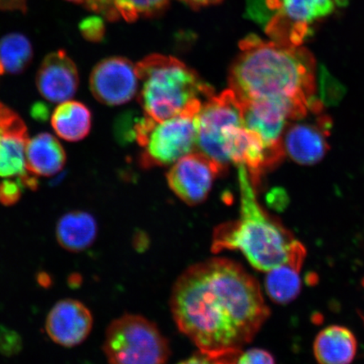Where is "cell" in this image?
<instances>
[{"label": "cell", "mask_w": 364, "mask_h": 364, "mask_svg": "<svg viewBox=\"0 0 364 364\" xmlns=\"http://www.w3.org/2000/svg\"><path fill=\"white\" fill-rule=\"evenodd\" d=\"M324 129L302 122L293 124L283 136L284 152L300 165L320 162L329 149Z\"/></svg>", "instance_id": "obj_15"}, {"label": "cell", "mask_w": 364, "mask_h": 364, "mask_svg": "<svg viewBox=\"0 0 364 364\" xmlns=\"http://www.w3.org/2000/svg\"><path fill=\"white\" fill-rule=\"evenodd\" d=\"M347 0H247L249 19L261 25L273 42L301 46L314 23Z\"/></svg>", "instance_id": "obj_5"}, {"label": "cell", "mask_w": 364, "mask_h": 364, "mask_svg": "<svg viewBox=\"0 0 364 364\" xmlns=\"http://www.w3.org/2000/svg\"><path fill=\"white\" fill-rule=\"evenodd\" d=\"M97 223L89 213L71 211L59 218L56 238L61 247L71 252H81L94 243Z\"/></svg>", "instance_id": "obj_17"}, {"label": "cell", "mask_w": 364, "mask_h": 364, "mask_svg": "<svg viewBox=\"0 0 364 364\" xmlns=\"http://www.w3.org/2000/svg\"><path fill=\"white\" fill-rule=\"evenodd\" d=\"M238 169L240 215L237 220L217 228L212 250L215 253L239 250L256 269L268 272L287 261L294 239L259 204L247 167L239 165Z\"/></svg>", "instance_id": "obj_3"}, {"label": "cell", "mask_w": 364, "mask_h": 364, "mask_svg": "<svg viewBox=\"0 0 364 364\" xmlns=\"http://www.w3.org/2000/svg\"><path fill=\"white\" fill-rule=\"evenodd\" d=\"M198 100L175 117L154 122L142 146L144 168L173 165L192 153L197 146L198 114L202 107Z\"/></svg>", "instance_id": "obj_7"}, {"label": "cell", "mask_w": 364, "mask_h": 364, "mask_svg": "<svg viewBox=\"0 0 364 364\" xmlns=\"http://www.w3.org/2000/svg\"><path fill=\"white\" fill-rule=\"evenodd\" d=\"M79 82L75 63L63 50L46 56L36 77L41 95L53 103L65 102L74 97Z\"/></svg>", "instance_id": "obj_12"}, {"label": "cell", "mask_w": 364, "mask_h": 364, "mask_svg": "<svg viewBox=\"0 0 364 364\" xmlns=\"http://www.w3.org/2000/svg\"><path fill=\"white\" fill-rule=\"evenodd\" d=\"M0 10L4 11L27 12V0H0Z\"/></svg>", "instance_id": "obj_26"}, {"label": "cell", "mask_w": 364, "mask_h": 364, "mask_svg": "<svg viewBox=\"0 0 364 364\" xmlns=\"http://www.w3.org/2000/svg\"><path fill=\"white\" fill-rule=\"evenodd\" d=\"M90 87L94 97L107 106L129 102L139 88L136 65L125 58L104 59L91 72Z\"/></svg>", "instance_id": "obj_10"}, {"label": "cell", "mask_w": 364, "mask_h": 364, "mask_svg": "<svg viewBox=\"0 0 364 364\" xmlns=\"http://www.w3.org/2000/svg\"><path fill=\"white\" fill-rule=\"evenodd\" d=\"M244 125L242 108L232 90L211 95L203 102L198 114L197 146L224 171L230 162L226 154V144L232 132Z\"/></svg>", "instance_id": "obj_8"}, {"label": "cell", "mask_w": 364, "mask_h": 364, "mask_svg": "<svg viewBox=\"0 0 364 364\" xmlns=\"http://www.w3.org/2000/svg\"><path fill=\"white\" fill-rule=\"evenodd\" d=\"M223 173L215 162L202 153H190L173 164L167 173L170 188L190 206L206 200L217 176Z\"/></svg>", "instance_id": "obj_9"}, {"label": "cell", "mask_w": 364, "mask_h": 364, "mask_svg": "<svg viewBox=\"0 0 364 364\" xmlns=\"http://www.w3.org/2000/svg\"><path fill=\"white\" fill-rule=\"evenodd\" d=\"M79 27L81 35L89 42H101L106 33L104 21L98 16L85 18L80 21Z\"/></svg>", "instance_id": "obj_24"}, {"label": "cell", "mask_w": 364, "mask_h": 364, "mask_svg": "<svg viewBox=\"0 0 364 364\" xmlns=\"http://www.w3.org/2000/svg\"><path fill=\"white\" fill-rule=\"evenodd\" d=\"M45 326L54 343L62 347L74 348L88 338L92 330L93 316L78 300L63 299L50 311Z\"/></svg>", "instance_id": "obj_11"}, {"label": "cell", "mask_w": 364, "mask_h": 364, "mask_svg": "<svg viewBox=\"0 0 364 364\" xmlns=\"http://www.w3.org/2000/svg\"><path fill=\"white\" fill-rule=\"evenodd\" d=\"M181 1L186 3L190 7L193 9L207 7L213 6V4H217L223 1V0H181Z\"/></svg>", "instance_id": "obj_28"}, {"label": "cell", "mask_w": 364, "mask_h": 364, "mask_svg": "<svg viewBox=\"0 0 364 364\" xmlns=\"http://www.w3.org/2000/svg\"><path fill=\"white\" fill-rule=\"evenodd\" d=\"M136 68L139 102L145 115L157 122L178 115L190 104L213 95L197 73L175 58L153 54Z\"/></svg>", "instance_id": "obj_4"}, {"label": "cell", "mask_w": 364, "mask_h": 364, "mask_svg": "<svg viewBox=\"0 0 364 364\" xmlns=\"http://www.w3.org/2000/svg\"><path fill=\"white\" fill-rule=\"evenodd\" d=\"M272 355L260 348H252L242 351V348L233 350L223 355L222 363L258 364L273 363Z\"/></svg>", "instance_id": "obj_22"}, {"label": "cell", "mask_w": 364, "mask_h": 364, "mask_svg": "<svg viewBox=\"0 0 364 364\" xmlns=\"http://www.w3.org/2000/svg\"><path fill=\"white\" fill-rule=\"evenodd\" d=\"M28 140L25 122L0 102V176H20L26 172L25 154Z\"/></svg>", "instance_id": "obj_13"}, {"label": "cell", "mask_w": 364, "mask_h": 364, "mask_svg": "<svg viewBox=\"0 0 364 364\" xmlns=\"http://www.w3.org/2000/svg\"><path fill=\"white\" fill-rule=\"evenodd\" d=\"M170 306L182 333L210 355L242 348L270 315L257 279L224 258L195 264L182 273Z\"/></svg>", "instance_id": "obj_1"}, {"label": "cell", "mask_w": 364, "mask_h": 364, "mask_svg": "<svg viewBox=\"0 0 364 364\" xmlns=\"http://www.w3.org/2000/svg\"><path fill=\"white\" fill-rule=\"evenodd\" d=\"M33 58V46L26 36L11 33L0 39V61L9 74H21L30 66Z\"/></svg>", "instance_id": "obj_20"}, {"label": "cell", "mask_w": 364, "mask_h": 364, "mask_svg": "<svg viewBox=\"0 0 364 364\" xmlns=\"http://www.w3.org/2000/svg\"><path fill=\"white\" fill-rule=\"evenodd\" d=\"M68 2L82 4L90 11H93L110 21H117L120 18L113 0H67Z\"/></svg>", "instance_id": "obj_23"}, {"label": "cell", "mask_w": 364, "mask_h": 364, "mask_svg": "<svg viewBox=\"0 0 364 364\" xmlns=\"http://www.w3.org/2000/svg\"><path fill=\"white\" fill-rule=\"evenodd\" d=\"M102 348L108 362L116 364L164 363L171 355L169 343L156 325L136 315L113 321Z\"/></svg>", "instance_id": "obj_6"}, {"label": "cell", "mask_w": 364, "mask_h": 364, "mask_svg": "<svg viewBox=\"0 0 364 364\" xmlns=\"http://www.w3.org/2000/svg\"><path fill=\"white\" fill-rule=\"evenodd\" d=\"M120 16L127 21L156 16L165 11L170 0H113Z\"/></svg>", "instance_id": "obj_21"}, {"label": "cell", "mask_w": 364, "mask_h": 364, "mask_svg": "<svg viewBox=\"0 0 364 364\" xmlns=\"http://www.w3.org/2000/svg\"><path fill=\"white\" fill-rule=\"evenodd\" d=\"M306 257V248L294 240L287 261L267 272L265 289L273 302L286 304L298 297L301 290L299 272Z\"/></svg>", "instance_id": "obj_14"}, {"label": "cell", "mask_w": 364, "mask_h": 364, "mask_svg": "<svg viewBox=\"0 0 364 364\" xmlns=\"http://www.w3.org/2000/svg\"><path fill=\"white\" fill-rule=\"evenodd\" d=\"M240 50L230 72V90L240 102H286L306 114L317 108L316 63L307 49L250 35Z\"/></svg>", "instance_id": "obj_2"}, {"label": "cell", "mask_w": 364, "mask_h": 364, "mask_svg": "<svg viewBox=\"0 0 364 364\" xmlns=\"http://www.w3.org/2000/svg\"><path fill=\"white\" fill-rule=\"evenodd\" d=\"M21 196V185L13 181L0 182V203L12 206L19 202Z\"/></svg>", "instance_id": "obj_25"}, {"label": "cell", "mask_w": 364, "mask_h": 364, "mask_svg": "<svg viewBox=\"0 0 364 364\" xmlns=\"http://www.w3.org/2000/svg\"><path fill=\"white\" fill-rule=\"evenodd\" d=\"M270 196L271 204L273 207L281 210L284 209L289 203L288 196L284 193V191H277L274 193H272Z\"/></svg>", "instance_id": "obj_27"}, {"label": "cell", "mask_w": 364, "mask_h": 364, "mask_svg": "<svg viewBox=\"0 0 364 364\" xmlns=\"http://www.w3.org/2000/svg\"><path fill=\"white\" fill-rule=\"evenodd\" d=\"M33 115L36 119L45 121L48 116L47 107L42 103L36 104L33 108Z\"/></svg>", "instance_id": "obj_29"}, {"label": "cell", "mask_w": 364, "mask_h": 364, "mask_svg": "<svg viewBox=\"0 0 364 364\" xmlns=\"http://www.w3.org/2000/svg\"><path fill=\"white\" fill-rule=\"evenodd\" d=\"M51 124L63 139L77 142L84 139L91 129V112L83 103L62 102L53 112Z\"/></svg>", "instance_id": "obj_19"}, {"label": "cell", "mask_w": 364, "mask_h": 364, "mask_svg": "<svg viewBox=\"0 0 364 364\" xmlns=\"http://www.w3.org/2000/svg\"><path fill=\"white\" fill-rule=\"evenodd\" d=\"M4 73H6V71H4V68L2 65V63H1V61H0V76L3 75L4 74Z\"/></svg>", "instance_id": "obj_30"}, {"label": "cell", "mask_w": 364, "mask_h": 364, "mask_svg": "<svg viewBox=\"0 0 364 364\" xmlns=\"http://www.w3.org/2000/svg\"><path fill=\"white\" fill-rule=\"evenodd\" d=\"M356 353V338L343 326L326 327L318 334L314 343V354L321 363H349Z\"/></svg>", "instance_id": "obj_18"}, {"label": "cell", "mask_w": 364, "mask_h": 364, "mask_svg": "<svg viewBox=\"0 0 364 364\" xmlns=\"http://www.w3.org/2000/svg\"><path fill=\"white\" fill-rule=\"evenodd\" d=\"M66 161L65 149L52 134H39L27 142L26 169L34 176H54L65 167Z\"/></svg>", "instance_id": "obj_16"}]
</instances>
